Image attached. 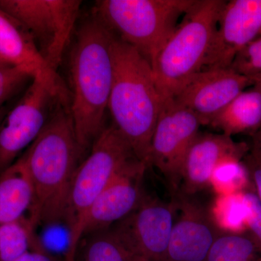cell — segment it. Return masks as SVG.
Listing matches in <instances>:
<instances>
[{"label":"cell","instance_id":"7402d4cb","mask_svg":"<svg viewBox=\"0 0 261 261\" xmlns=\"http://www.w3.org/2000/svg\"><path fill=\"white\" fill-rule=\"evenodd\" d=\"M206 261H261V256L247 233L222 231L213 244Z\"/></svg>","mask_w":261,"mask_h":261},{"label":"cell","instance_id":"d4e9b609","mask_svg":"<svg viewBox=\"0 0 261 261\" xmlns=\"http://www.w3.org/2000/svg\"><path fill=\"white\" fill-rule=\"evenodd\" d=\"M33 79L30 73L18 67L9 65L0 68V110Z\"/></svg>","mask_w":261,"mask_h":261},{"label":"cell","instance_id":"7a4b0ae2","mask_svg":"<svg viewBox=\"0 0 261 261\" xmlns=\"http://www.w3.org/2000/svg\"><path fill=\"white\" fill-rule=\"evenodd\" d=\"M70 54V108L82 152L103 130L112 88L113 34L97 15L80 25Z\"/></svg>","mask_w":261,"mask_h":261},{"label":"cell","instance_id":"30bf717a","mask_svg":"<svg viewBox=\"0 0 261 261\" xmlns=\"http://www.w3.org/2000/svg\"><path fill=\"white\" fill-rule=\"evenodd\" d=\"M201 124L197 116L166 98L154 128L149 166H154L167 180L174 195L181 186L184 163Z\"/></svg>","mask_w":261,"mask_h":261},{"label":"cell","instance_id":"4316f807","mask_svg":"<svg viewBox=\"0 0 261 261\" xmlns=\"http://www.w3.org/2000/svg\"><path fill=\"white\" fill-rule=\"evenodd\" d=\"M252 185V190L261 203V150L252 146L243 160Z\"/></svg>","mask_w":261,"mask_h":261},{"label":"cell","instance_id":"e0dca14e","mask_svg":"<svg viewBox=\"0 0 261 261\" xmlns=\"http://www.w3.org/2000/svg\"><path fill=\"white\" fill-rule=\"evenodd\" d=\"M34 190L22 156L0 173V225L29 216Z\"/></svg>","mask_w":261,"mask_h":261},{"label":"cell","instance_id":"1f68e13d","mask_svg":"<svg viewBox=\"0 0 261 261\" xmlns=\"http://www.w3.org/2000/svg\"><path fill=\"white\" fill-rule=\"evenodd\" d=\"M5 116L4 109L0 110V123H1L2 121H3V118H4Z\"/></svg>","mask_w":261,"mask_h":261},{"label":"cell","instance_id":"3957f363","mask_svg":"<svg viewBox=\"0 0 261 261\" xmlns=\"http://www.w3.org/2000/svg\"><path fill=\"white\" fill-rule=\"evenodd\" d=\"M112 56L108 110L113 125L129 143L137 159L149 167L151 140L166 98L160 92L149 62L114 34Z\"/></svg>","mask_w":261,"mask_h":261},{"label":"cell","instance_id":"5b68a950","mask_svg":"<svg viewBox=\"0 0 261 261\" xmlns=\"http://www.w3.org/2000/svg\"><path fill=\"white\" fill-rule=\"evenodd\" d=\"M196 0H101L94 14L153 65L156 57Z\"/></svg>","mask_w":261,"mask_h":261},{"label":"cell","instance_id":"52a82bcc","mask_svg":"<svg viewBox=\"0 0 261 261\" xmlns=\"http://www.w3.org/2000/svg\"><path fill=\"white\" fill-rule=\"evenodd\" d=\"M68 94L57 73L33 79L23 97L0 123V173L39 137L58 105Z\"/></svg>","mask_w":261,"mask_h":261},{"label":"cell","instance_id":"f546056e","mask_svg":"<svg viewBox=\"0 0 261 261\" xmlns=\"http://www.w3.org/2000/svg\"><path fill=\"white\" fill-rule=\"evenodd\" d=\"M253 88L257 89V90L261 92V76L257 77V78L255 79Z\"/></svg>","mask_w":261,"mask_h":261},{"label":"cell","instance_id":"8992f818","mask_svg":"<svg viewBox=\"0 0 261 261\" xmlns=\"http://www.w3.org/2000/svg\"><path fill=\"white\" fill-rule=\"evenodd\" d=\"M226 1L196 0L159 51L152 68L160 92L172 97L201 71Z\"/></svg>","mask_w":261,"mask_h":261},{"label":"cell","instance_id":"9a60e30c","mask_svg":"<svg viewBox=\"0 0 261 261\" xmlns=\"http://www.w3.org/2000/svg\"><path fill=\"white\" fill-rule=\"evenodd\" d=\"M250 147L224 134L199 132L184 163L180 193L192 196L210 186L215 168L228 158L244 159Z\"/></svg>","mask_w":261,"mask_h":261},{"label":"cell","instance_id":"4dcf8cb0","mask_svg":"<svg viewBox=\"0 0 261 261\" xmlns=\"http://www.w3.org/2000/svg\"><path fill=\"white\" fill-rule=\"evenodd\" d=\"M9 65H10L8 63H7V62L5 61L4 59H3V58L0 57V68H3V67L9 66Z\"/></svg>","mask_w":261,"mask_h":261},{"label":"cell","instance_id":"f1b7e54d","mask_svg":"<svg viewBox=\"0 0 261 261\" xmlns=\"http://www.w3.org/2000/svg\"><path fill=\"white\" fill-rule=\"evenodd\" d=\"M252 137V145L261 150V126Z\"/></svg>","mask_w":261,"mask_h":261},{"label":"cell","instance_id":"4fadbf2b","mask_svg":"<svg viewBox=\"0 0 261 261\" xmlns=\"http://www.w3.org/2000/svg\"><path fill=\"white\" fill-rule=\"evenodd\" d=\"M178 218L175 219L166 261H206L215 240L222 232L208 208L190 196L174 195Z\"/></svg>","mask_w":261,"mask_h":261},{"label":"cell","instance_id":"83f0119b","mask_svg":"<svg viewBox=\"0 0 261 261\" xmlns=\"http://www.w3.org/2000/svg\"><path fill=\"white\" fill-rule=\"evenodd\" d=\"M13 261H65L58 258L48 251L45 247L32 249Z\"/></svg>","mask_w":261,"mask_h":261},{"label":"cell","instance_id":"7c38bea8","mask_svg":"<svg viewBox=\"0 0 261 261\" xmlns=\"http://www.w3.org/2000/svg\"><path fill=\"white\" fill-rule=\"evenodd\" d=\"M254 83L255 79L231 68L203 70L187 80L171 98L193 113L202 126H208L228 103Z\"/></svg>","mask_w":261,"mask_h":261},{"label":"cell","instance_id":"484cf974","mask_svg":"<svg viewBox=\"0 0 261 261\" xmlns=\"http://www.w3.org/2000/svg\"><path fill=\"white\" fill-rule=\"evenodd\" d=\"M245 197L248 207L247 233L261 256V203L252 189L245 192Z\"/></svg>","mask_w":261,"mask_h":261},{"label":"cell","instance_id":"44dd1931","mask_svg":"<svg viewBox=\"0 0 261 261\" xmlns=\"http://www.w3.org/2000/svg\"><path fill=\"white\" fill-rule=\"evenodd\" d=\"M82 254L75 261H132L111 228L85 235Z\"/></svg>","mask_w":261,"mask_h":261},{"label":"cell","instance_id":"603a6c76","mask_svg":"<svg viewBox=\"0 0 261 261\" xmlns=\"http://www.w3.org/2000/svg\"><path fill=\"white\" fill-rule=\"evenodd\" d=\"M243 159H224L215 168L210 182L218 195L238 193L251 190L252 185Z\"/></svg>","mask_w":261,"mask_h":261},{"label":"cell","instance_id":"ac0fdd59","mask_svg":"<svg viewBox=\"0 0 261 261\" xmlns=\"http://www.w3.org/2000/svg\"><path fill=\"white\" fill-rule=\"evenodd\" d=\"M208 126L228 137L240 134L253 135L261 126V92L255 88L243 91L215 117Z\"/></svg>","mask_w":261,"mask_h":261},{"label":"cell","instance_id":"d6986e66","mask_svg":"<svg viewBox=\"0 0 261 261\" xmlns=\"http://www.w3.org/2000/svg\"><path fill=\"white\" fill-rule=\"evenodd\" d=\"M37 224L29 216L0 225V261H13L32 249L43 247Z\"/></svg>","mask_w":261,"mask_h":261},{"label":"cell","instance_id":"ffe728a7","mask_svg":"<svg viewBox=\"0 0 261 261\" xmlns=\"http://www.w3.org/2000/svg\"><path fill=\"white\" fill-rule=\"evenodd\" d=\"M208 209L215 224L221 231L247 233L248 207L245 192L218 195L212 207Z\"/></svg>","mask_w":261,"mask_h":261},{"label":"cell","instance_id":"8fae6325","mask_svg":"<svg viewBox=\"0 0 261 261\" xmlns=\"http://www.w3.org/2000/svg\"><path fill=\"white\" fill-rule=\"evenodd\" d=\"M260 37L261 0L226 2L202 70L230 68L237 55Z\"/></svg>","mask_w":261,"mask_h":261},{"label":"cell","instance_id":"ba28073f","mask_svg":"<svg viewBox=\"0 0 261 261\" xmlns=\"http://www.w3.org/2000/svg\"><path fill=\"white\" fill-rule=\"evenodd\" d=\"M81 5L80 0H0V10L30 34L48 67L57 72Z\"/></svg>","mask_w":261,"mask_h":261},{"label":"cell","instance_id":"9c48e42d","mask_svg":"<svg viewBox=\"0 0 261 261\" xmlns=\"http://www.w3.org/2000/svg\"><path fill=\"white\" fill-rule=\"evenodd\" d=\"M176 214L174 200L146 195L136 210L111 228L132 261H166Z\"/></svg>","mask_w":261,"mask_h":261},{"label":"cell","instance_id":"6da1fadb","mask_svg":"<svg viewBox=\"0 0 261 261\" xmlns=\"http://www.w3.org/2000/svg\"><path fill=\"white\" fill-rule=\"evenodd\" d=\"M70 108L68 94L21 155L34 190V205L29 216L37 226L64 220L70 186L83 154Z\"/></svg>","mask_w":261,"mask_h":261},{"label":"cell","instance_id":"277c9868","mask_svg":"<svg viewBox=\"0 0 261 261\" xmlns=\"http://www.w3.org/2000/svg\"><path fill=\"white\" fill-rule=\"evenodd\" d=\"M136 159L129 143L113 125L106 127L94 142L90 153L79 165L70 186L64 217L68 231L65 261H75L87 216L98 196Z\"/></svg>","mask_w":261,"mask_h":261},{"label":"cell","instance_id":"5bb4252c","mask_svg":"<svg viewBox=\"0 0 261 261\" xmlns=\"http://www.w3.org/2000/svg\"><path fill=\"white\" fill-rule=\"evenodd\" d=\"M147 168L136 159L110 182L89 211L84 237L112 227L137 209L146 196L143 180Z\"/></svg>","mask_w":261,"mask_h":261},{"label":"cell","instance_id":"2e32d148","mask_svg":"<svg viewBox=\"0 0 261 261\" xmlns=\"http://www.w3.org/2000/svg\"><path fill=\"white\" fill-rule=\"evenodd\" d=\"M0 57L32 75L57 73L48 67L30 34L0 10Z\"/></svg>","mask_w":261,"mask_h":261},{"label":"cell","instance_id":"cb8c5ba5","mask_svg":"<svg viewBox=\"0 0 261 261\" xmlns=\"http://www.w3.org/2000/svg\"><path fill=\"white\" fill-rule=\"evenodd\" d=\"M230 68L250 78L261 76V37L237 55Z\"/></svg>","mask_w":261,"mask_h":261}]
</instances>
